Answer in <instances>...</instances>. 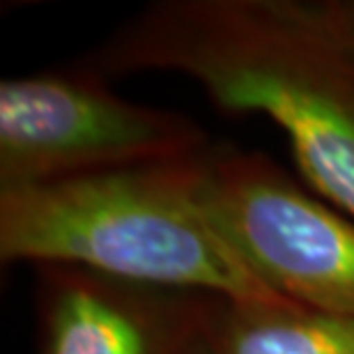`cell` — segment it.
I'll return each instance as SVG.
<instances>
[{"label": "cell", "mask_w": 354, "mask_h": 354, "mask_svg": "<svg viewBox=\"0 0 354 354\" xmlns=\"http://www.w3.org/2000/svg\"><path fill=\"white\" fill-rule=\"evenodd\" d=\"M81 62L180 74L228 115H265L306 187L354 218V41L317 0H159Z\"/></svg>", "instance_id": "cell-1"}, {"label": "cell", "mask_w": 354, "mask_h": 354, "mask_svg": "<svg viewBox=\"0 0 354 354\" xmlns=\"http://www.w3.org/2000/svg\"><path fill=\"white\" fill-rule=\"evenodd\" d=\"M194 157L0 189V260L72 265L138 286L297 306L246 267L205 212Z\"/></svg>", "instance_id": "cell-2"}, {"label": "cell", "mask_w": 354, "mask_h": 354, "mask_svg": "<svg viewBox=\"0 0 354 354\" xmlns=\"http://www.w3.org/2000/svg\"><path fill=\"white\" fill-rule=\"evenodd\" d=\"M209 143L196 120L120 97L86 62L0 83V189L173 164Z\"/></svg>", "instance_id": "cell-3"}, {"label": "cell", "mask_w": 354, "mask_h": 354, "mask_svg": "<svg viewBox=\"0 0 354 354\" xmlns=\"http://www.w3.org/2000/svg\"><path fill=\"white\" fill-rule=\"evenodd\" d=\"M194 184L246 267L290 304L354 320V218L260 152L209 143Z\"/></svg>", "instance_id": "cell-4"}, {"label": "cell", "mask_w": 354, "mask_h": 354, "mask_svg": "<svg viewBox=\"0 0 354 354\" xmlns=\"http://www.w3.org/2000/svg\"><path fill=\"white\" fill-rule=\"evenodd\" d=\"M39 354H189L198 292L39 265Z\"/></svg>", "instance_id": "cell-5"}, {"label": "cell", "mask_w": 354, "mask_h": 354, "mask_svg": "<svg viewBox=\"0 0 354 354\" xmlns=\"http://www.w3.org/2000/svg\"><path fill=\"white\" fill-rule=\"evenodd\" d=\"M189 354H354V320L198 292Z\"/></svg>", "instance_id": "cell-6"}, {"label": "cell", "mask_w": 354, "mask_h": 354, "mask_svg": "<svg viewBox=\"0 0 354 354\" xmlns=\"http://www.w3.org/2000/svg\"><path fill=\"white\" fill-rule=\"evenodd\" d=\"M320 12L354 41V0H317Z\"/></svg>", "instance_id": "cell-7"}]
</instances>
